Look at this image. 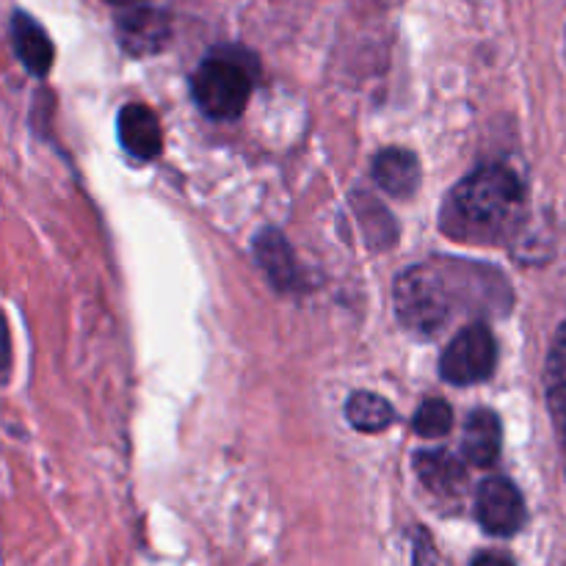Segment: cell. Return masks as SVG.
<instances>
[{"label": "cell", "instance_id": "obj_3", "mask_svg": "<svg viewBox=\"0 0 566 566\" xmlns=\"http://www.w3.org/2000/svg\"><path fill=\"white\" fill-rule=\"evenodd\" d=\"M448 274L434 263L412 265L396 280V315L407 329L431 337L451 321L457 310Z\"/></svg>", "mask_w": 566, "mask_h": 566}, {"label": "cell", "instance_id": "obj_1", "mask_svg": "<svg viewBox=\"0 0 566 566\" xmlns=\"http://www.w3.org/2000/svg\"><path fill=\"white\" fill-rule=\"evenodd\" d=\"M525 205L523 180L506 166H481L464 177L442 208V230L453 241L495 243L517 224Z\"/></svg>", "mask_w": 566, "mask_h": 566}, {"label": "cell", "instance_id": "obj_13", "mask_svg": "<svg viewBox=\"0 0 566 566\" xmlns=\"http://www.w3.org/2000/svg\"><path fill=\"white\" fill-rule=\"evenodd\" d=\"M547 403L566 448V324L558 326L547 357Z\"/></svg>", "mask_w": 566, "mask_h": 566}, {"label": "cell", "instance_id": "obj_19", "mask_svg": "<svg viewBox=\"0 0 566 566\" xmlns=\"http://www.w3.org/2000/svg\"><path fill=\"white\" fill-rule=\"evenodd\" d=\"M108 3H114V6H125V9H127V6H136L138 0H108Z\"/></svg>", "mask_w": 566, "mask_h": 566}, {"label": "cell", "instance_id": "obj_16", "mask_svg": "<svg viewBox=\"0 0 566 566\" xmlns=\"http://www.w3.org/2000/svg\"><path fill=\"white\" fill-rule=\"evenodd\" d=\"M412 566H442L440 553H437L434 542H431L429 531L418 528L412 539Z\"/></svg>", "mask_w": 566, "mask_h": 566}, {"label": "cell", "instance_id": "obj_12", "mask_svg": "<svg viewBox=\"0 0 566 566\" xmlns=\"http://www.w3.org/2000/svg\"><path fill=\"white\" fill-rule=\"evenodd\" d=\"M415 470L437 495H457L464 484L462 462L448 451H420L415 457Z\"/></svg>", "mask_w": 566, "mask_h": 566}, {"label": "cell", "instance_id": "obj_15", "mask_svg": "<svg viewBox=\"0 0 566 566\" xmlns=\"http://www.w3.org/2000/svg\"><path fill=\"white\" fill-rule=\"evenodd\" d=\"M418 437H426V440H434V437H446L448 431L453 429V409L448 407V401L442 398H431L423 407L418 409L412 420Z\"/></svg>", "mask_w": 566, "mask_h": 566}, {"label": "cell", "instance_id": "obj_7", "mask_svg": "<svg viewBox=\"0 0 566 566\" xmlns=\"http://www.w3.org/2000/svg\"><path fill=\"white\" fill-rule=\"evenodd\" d=\"M254 258H258L260 269L265 271L274 287L293 293L304 287L302 265H298L296 254H293L291 243L280 230H263L254 238Z\"/></svg>", "mask_w": 566, "mask_h": 566}, {"label": "cell", "instance_id": "obj_17", "mask_svg": "<svg viewBox=\"0 0 566 566\" xmlns=\"http://www.w3.org/2000/svg\"><path fill=\"white\" fill-rule=\"evenodd\" d=\"M11 368V335H9V324H6L3 313H0V381L9 376Z\"/></svg>", "mask_w": 566, "mask_h": 566}, {"label": "cell", "instance_id": "obj_10", "mask_svg": "<svg viewBox=\"0 0 566 566\" xmlns=\"http://www.w3.org/2000/svg\"><path fill=\"white\" fill-rule=\"evenodd\" d=\"M11 39H14V53L20 55L22 66L36 77L48 75L55 50L44 28L33 17L17 11L14 20H11Z\"/></svg>", "mask_w": 566, "mask_h": 566}, {"label": "cell", "instance_id": "obj_2", "mask_svg": "<svg viewBox=\"0 0 566 566\" xmlns=\"http://www.w3.org/2000/svg\"><path fill=\"white\" fill-rule=\"evenodd\" d=\"M254 72H258V64L243 50H213L210 55H205L191 77L197 105L210 119H238L252 94Z\"/></svg>", "mask_w": 566, "mask_h": 566}, {"label": "cell", "instance_id": "obj_11", "mask_svg": "<svg viewBox=\"0 0 566 566\" xmlns=\"http://www.w3.org/2000/svg\"><path fill=\"white\" fill-rule=\"evenodd\" d=\"M501 442L503 429L497 415L490 412V409H475L468 423H464V459L475 468H490L501 457Z\"/></svg>", "mask_w": 566, "mask_h": 566}, {"label": "cell", "instance_id": "obj_5", "mask_svg": "<svg viewBox=\"0 0 566 566\" xmlns=\"http://www.w3.org/2000/svg\"><path fill=\"white\" fill-rule=\"evenodd\" d=\"M525 501L509 479H486L475 492V520L490 536H514L523 531Z\"/></svg>", "mask_w": 566, "mask_h": 566}, {"label": "cell", "instance_id": "obj_14", "mask_svg": "<svg viewBox=\"0 0 566 566\" xmlns=\"http://www.w3.org/2000/svg\"><path fill=\"white\" fill-rule=\"evenodd\" d=\"M346 418L363 434H379V431L390 429L396 423V409L387 398L359 390L346 401Z\"/></svg>", "mask_w": 566, "mask_h": 566}, {"label": "cell", "instance_id": "obj_9", "mask_svg": "<svg viewBox=\"0 0 566 566\" xmlns=\"http://www.w3.org/2000/svg\"><path fill=\"white\" fill-rule=\"evenodd\" d=\"M374 180L390 197L407 199L420 186V164L409 149L387 147L374 158Z\"/></svg>", "mask_w": 566, "mask_h": 566}, {"label": "cell", "instance_id": "obj_6", "mask_svg": "<svg viewBox=\"0 0 566 566\" xmlns=\"http://www.w3.org/2000/svg\"><path fill=\"white\" fill-rule=\"evenodd\" d=\"M116 36L125 53L144 59L160 53L171 42V20L153 6H127L116 20Z\"/></svg>", "mask_w": 566, "mask_h": 566}, {"label": "cell", "instance_id": "obj_8", "mask_svg": "<svg viewBox=\"0 0 566 566\" xmlns=\"http://www.w3.org/2000/svg\"><path fill=\"white\" fill-rule=\"evenodd\" d=\"M116 133H119V144L138 160H153L158 158L164 149V130L160 122L147 105L133 103L119 111L116 119Z\"/></svg>", "mask_w": 566, "mask_h": 566}, {"label": "cell", "instance_id": "obj_18", "mask_svg": "<svg viewBox=\"0 0 566 566\" xmlns=\"http://www.w3.org/2000/svg\"><path fill=\"white\" fill-rule=\"evenodd\" d=\"M470 566H517V564H514V558L509 556V553L484 551V553H479L473 562H470Z\"/></svg>", "mask_w": 566, "mask_h": 566}, {"label": "cell", "instance_id": "obj_4", "mask_svg": "<svg viewBox=\"0 0 566 566\" xmlns=\"http://www.w3.org/2000/svg\"><path fill=\"white\" fill-rule=\"evenodd\" d=\"M497 365V343L490 326L473 324L459 332L440 359V374L448 385L468 387L490 379Z\"/></svg>", "mask_w": 566, "mask_h": 566}]
</instances>
